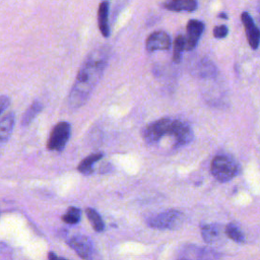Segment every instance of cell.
Listing matches in <instances>:
<instances>
[{"label": "cell", "mask_w": 260, "mask_h": 260, "mask_svg": "<svg viewBox=\"0 0 260 260\" xmlns=\"http://www.w3.org/2000/svg\"><path fill=\"white\" fill-rule=\"evenodd\" d=\"M85 212H86V216H87L91 226L93 228V230L99 233L103 232L105 229V224H104V221H103L101 215L92 208H86Z\"/></svg>", "instance_id": "obj_18"}, {"label": "cell", "mask_w": 260, "mask_h": 260, "mask_svg": "<svg viewBox=\"0 0 260 260\" xmlns=\"http://www.w3.org/2000/svg\"><path fill=\"white\" fill-rule=\"evenodd\" d=\"M171 137L174 140V145L183 146L191 142L193 139V131L186 122L174 120Z\"/></svg>", "instance_id": "obj_6"}, {"label": "cell", "mask_w": 260, "mask_h": 260, "mask_svg": "<svg viewBox=\"0 0 260 260\" xmlns=\"http://www.w3.org/2000/svg\"><path fill=\"white\" fill-rule=\"evenodd\" d=\"M183 221L184 214L179 210L171 209L149 217L147 224L157 230H175L181 226Z\"/></svg>", "instance_id": "obj_3"}, {"label": "cell", "mask_w": 260, "mask_h": 260, "mask_svg": "<svg viewBox=\"0 0 260 260\" xmlns=\"http://www.w3.org/2000/svg\"><path fill=\"white\" fill-rule=\"evenodd\" d=\"M14 126V114L9 112L0 119V146L6 143Z\"/></svg>", "instance_id": "obj_12"}, {"label": "cell", "mask_w": 260, "mask_h": 260, "mask_svg": "<svg viewBox=\"0 0 260 260\" xmlns=\"http://www.w3.org/2000/svg\"><path fill=\"white\" fill-rule=\"evenodd\" d=\"M80 216H81L80 209L77 207L71 206L67 209L66 213L62 216V219L64 222L68 224H75L80 220Z\"/></svg>", "instance_id": "obj_20"}, {"label": "cell", "mask_w": 260, "mask_h": 260, "mask_svg": "<svg viewBox=\"0 0 260 260\" xmlns=\"http://www.w3.org/2000/svg\"><path fill=\"white\" fill-rule=\"evenodd\" d=\"M173 121L170 118H162L147 125L142 130V138L147 144L157 143L164 136L171 135Z\"/></svg>", "instance_id": "obj_4"}, {"label": "cell", "mask_w": 260, "mask_h": 260, "mask_svg": "<svg viewBox=\"0 0 260 260\" xmlns=\"http://www.w3.org/2000/svg\"><path fill=\"white\" fill-rule=\"evenodd\" d=\"M229 32V29L225 25L221 24V25H217L213 28V36L216 38V39H222L224 38Z\"/></svg>", "instance_id": "obj_22"}, {"label": "cell", "mask_w": 260, "mask_h": 260, "mask_svg": "<svg viewBox=\"0 0 260 260\" xmlns=\"http://www.w3.org/2000/svg\"><path fill=\"white\" fill-rule=\"evenodd\" d=\"M10 100L6 95H0V114H2L8 107Z\"/></svg>", "instance_id": "obj_23"}, {"label": "cell", "mask_w": 260, "mask_h": 260, "mask_svg": "<svg viewBox=\"0 0 260 260\" xmlns=\"http://www.w3.org/2000/svg\"><path fill=\"white\" fill-rule=\"evenodd\" d=\"M220 235V229L216 224H205L201 228V236L203 240L208 243L212 244L216 242Z\"/></svg>", "instance_id": "obj_15"}, {"label": "cell", "mask_w": 260, "mask_h": 260, "mask_svg": "<svg viewBox=\"0 0 260 260\" xmlns=\"http://www.w3.org/2000/svg\"><path fill=\"white\" fill-rule=\"evenodd\" d=\"M108 16H109V2L104 1L99 6L98 21H99V28L105 38H108L110 36L109 17Z\"/></svg>", "instance_id": "obj_13"}, {"label": "cell", "mask_w": 260, "mask_h": 260, "mask_svg": "<svg viewBox=\"0 0 260 260\" xmlns=\"http://www.w3.org/2000/svg\"><path fill=\"white\" fill-rule=\"evenodd\" d=\"M179 260H186V259H184V258H180Z\"/></svg>", "instance_id": "obj_25"}, {"label": "cell", "mask_w": 260, "mask_h": 260, "mask_svg": "<svg viewBox=\"0 0 260 260\" xmlns=\"http://www.w3.org/2000/svg\"><path fill=\"white\" fill-rule=\"evenodd\" d=\"M224 233L230 239H232L233 241H235L237 243H243L245 240L244 234L242 233V231L234 223H229L225 226Z\"/></svg>", "instance_id": "obj_19"}, {"label": "cell", "mask_w": 260, "mask_h": 260, "mask_svg": "<svg viewBox=\"0 0 260 260\" xmlns=\"http://www.w3.org/2000/svg\"><path fill=\"white\" fill-rule=\"evenodd\" d=\"M242 22L246 31L247 40L252 49H257L260 44V29L255 24L253 18L248 12H243L241 15Z\"/></svg>", "instance_id": "obj_9"}, {"label": "cell", "mask_w": 260, "mask_h": 260, "mask_svg": "<svg viewBox=\"0 0 260 260\" xmlns=\"http://www.w3.org/2000/svg\"><path fill=\"white\" fill-rule=\"evenodd\" d=\"M60 260H67V259H63V258H60Z\"/></svg>", "instance_id": "obj_26"}, {"label": "cell", "mask_w": 260, "mask_h": 260, "mask_svg": "<svg viewBox=\"0 0 260 260\" xmlns=\"http://www.w3.org/2000/svg\"><path fill=\"white\" fill-rule=\"evenodd\" d=\"M71 125L68 122L58 123L52 130L49 140L48 149L62 151L70 137Z\"/></svg>", "instance_id": "obj_5"}, {"label": "cell", "mask_w": 260, "mask_h": 260, "mask_svg": "<svg viewBox=\"0 0 260 260\" xmlns=\"http://www.w3.org/2000/svg\"><path fill=\"white\" fill-rule=\"evenodd\" d=\"M103 157V153L102 152H96V153H92L88 156H86L84 159H82L80 161V164L78 165V171L83 174V175H89L92 173V166L95 161L100 160Z\"/></svg>", "instance_id": "obj_16"}, {"label": "cell", "mask_w": 260, "mask_h": 260, "mask_svg": "<svg viewBox=\"0 0 260 260\" xmlns=\"http://www.w3.org/2000/svg\"><path fill=\"white\" fill-rule=\"evenodd\" d=\"M239 165L234 157L226 154L216 155L210 165L211 174L220 182H228L239 174Z\"/></svg>", "instance_id": "obj_2"}, {"label": "cell", "mask_w": 260, "mask_h": 260, "mask_svg": "<svg viewBox=\"0 0 260 260\" xmlns=\"http://www.w3.org/2000/svg\"><path fill=\"white\" fill-rule=\"evenodd\" d=\"M186 260H217L218 254L210 249H205L203 247H190L188 248L183 256Z\"/></svg>", "instance_id": "obj_11"}, {"label": "cell", "mask_w": 260, "mask_h": 260, "mask_svg": "<svg viewBox=\"0 0 260 260\" xmlns=\"http://www.w3.org/2000/svg\"><path fill=\"white\" fill-rule=\"evenodd\" d=\"M108 60L109 49L107 47L98 48L88 54L77 73L68 96V104L71 109L80 108L85 104L100 81Z\"/></svg>", "instance_id": "obj_1"}, {"label": "cell", "mask_w": 260, "mask_h": 260, "mask_svg": "<svg viewBox=\"0 0 260 260\" xmlns=\"http://www.w3.org/2000/svg\"><path fill=\"white\" fill-rule=\"evenodd\" d=\"M42 103L39 102V101H35L29 107L28 109L25 111L23 117H22V120H21V124L26 126L28 125L37 116L38 114L42 111Z\"/></svg>", "instance_id": "obj_17"}, {"label": "cell", "mask_w": 260, "mask_h": 260, "mask_svg": "<svg viewBox=\"0 0 260 260\" xmlns=\"http://www.w3.org/2000/svg\"><path fill=\"white\" fill-rule=\"evenodd\" d=\"M48 259H49V260H60V258H59L54 252H50V253L48 254Z\"/></svg>", "instance_id": "obj_24"}, {"label": "cell", "mask_w": 260, "mask_h": 260, "mask_svg": "<svg viewBox=\"0 0 260 260\" xmlns=\"http://www.w3.org/2000/svg\"><path fill=\"white\" fill-rule=\"evenodd\" d=\"M145 46L149 52L168 50L171 47V38L165 31H154L147 38Z\"/></svg>", "instance_id": "obj_10"}, {"label": "cell", "mask_w": 260, "mask_h": 260, "mask_svg": "<svg viewBox=\"0 0 260 260\" xmlns=\"http://www.w3.org/2000/svg\"><path fill=\"white\" fill-rule=\"evenodd\" d=\"M69 246L76 254L84 260H89L93 254V246L91 241L85 236H75L69 241Z\"/></svg>", "instance_id": "obj_8"}, {"label": "cell", "mask_w": 260, "mask_h": 260, "mask_svg": "<svg viewBox=\"0 0 260 260\" xmlns=\"http://www.w3.org/2000/svg\"><path fill=\"white\" fill-rule=\"evenodd\" d=\"M204 30V23L197 19H191L188 21L186 26V37L185 40V49L193 50L198 43L202 32Z\"/></svg>", "instance_id": "obj_7"}, {"label": "cell", "mask_w": 260, "mask_h": 260, "mask_svg": "<svg viewBox=\"0 0 260 260\" xmlns=\"http://www.w3.org/2000/svg\"><path fill=\"white\" fill-rule=\"evenodd\" d=\"M185 50V40L183 36H178L175 39L174 51H173V60L176 63H179L182 58V53Z\"/></svg>", "instance_id": "obj_21"}, {"label": "cell", "mask_w": 260, "mask_h": 260, "mask_svg": "<svg viewBox=\"0 0 260 260\" xmlns=\"http://www.w3.org/2000/svg\"><path fill=\"white\" fill-rule=\"evenodd\" d=\"M197 2L194 0H174V1H169L164 4L165 8L168 10L172 11H193L197 8Z\"/></svg>", "instance_id": "obj_14"}]
</instances>
